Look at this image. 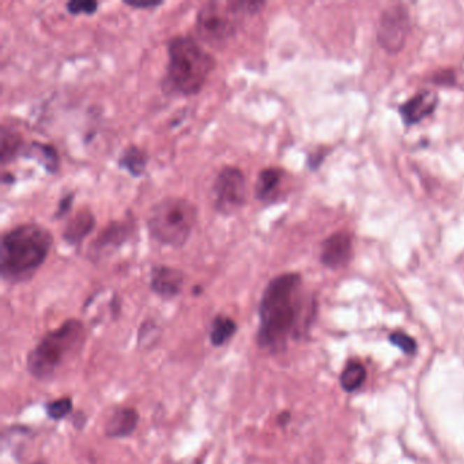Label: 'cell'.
<instances>
[{
    "label": "cell",
    "mask_w": 464,
    "mask_h": 464,
    "mask_svg": "<svg viewBox=\"0 0 464 464\" xmlns=\"http://www.w3.org/2000/svg\"><path fill=\"white\" fill-rule=\"evenodd\" d=\"M303 277L298 273H284L266 286L259 304L258 347L275 354L286 349L294 336L301 316Z\"/></svg>",
    "instance_id": "1"
},
{
    "label": "cell",
    "mask_w": 464,
    "mask_h": 464,
    "mask_svg": "<svg viewBox=\"0 0 464 464\" xmlns=\"http://www.w3.org/2000/svg\"><path fill=\"white\" fill-rule=\"evenodd\" d=\"M52 245V233L38 224H21L3 233L0 249L1 278L10 284L30 280L48 258Z\"/></svg>",
    "instance_id": "2"
},
{
    "label": "cell",
    "mask_w": 464,
    "mask_h": 464,
    "mask_svg": "<svg viewBox=\"0 0 464 464\" xmlns=\"http://www.w3.org/2000/svg\"><path fill=\"white\" fill-rule=\"evenodd\" d=\"M215 67L214 56L194 37L175 36L168 41V66L162 89L172 96H196Z\"/></svg>",
    "instance_id": "3"
},
{
    "label": "cell",
    "mask_w": 464,
    "mask_h": 464,
    "mask_svg": "<svg viewBox=\"0 0 464 464\" xmlns=\"http://www.w3.org/2000/svg\"><path fill=\"white\" fill-rule=\"evenodd\" d=\"M86 339L85 324L78 319H68L50 331L29 351L26 366L31 377L48 380L55 373L74 358Z\"/></svg>",
    "instance_id": "4"
},
{
    "label": "cell",
    "mask_w": 464,
    "mask_h": 464,
    "mask_svg": "<svg viewBox=\"0 0 464 464\" xmlns=\"http://www.w3.org/2000/svg\"><path fill=\"white\" fill-rule=\"evenodd\" d=\"M264 1H206L202 4L196 14V33L198 37L211 47H219L229 43L240 29L242 17L259 14Z\"/></svg>",
    "instance_id": "5"
},
{
    "label": "cell",
    "mask_w": 464,
    "mask_h": 464,
    "mask_svg": "<svg viewBox=\"0 0 464 464\" xmlns=\"http://www.w3.org/2000/svg\"><path fill=\"white\" fill-rule=\"evenodd\" d=\"M198 221V207L191 201L169 196L150 208L147 231L161 245L181 248L187 244Z\"/></svg>",
    "instance_id": "6"
},
{
    "label": "cell",
    "mask_w": 464,
    "mask_h": 464,
    "mask_svg": "<svg viewBox=\"0 0 464 464\" xmlns=\"http://www.w3.org/2000/svg\"><path fill=\"white\" fill-rule=\"evenodd\" d=\"M211 199L214 208L222 215L238 212L248 201V184L244 172L232 165L224 166L212 182Z\"/></svg>",
    "instance_id": "7"
},
{
    "label": "cell",
    "mask_w": 464,
    "mask_h": 464,
    "mask_svg": "<svg viewBox=\"0 0 464 464\" xmlns=\"http://www.w3.org/2000/svg\"><path fill=\"white\" fill-rule=\"evenodd\" d=\"M412 30L410 14L403 6H392L387 8L377 27V41L388 53H399L405 48Z\"/></svg>",
    "instance_id": "8"
},
{
    "label": "cell",
    "mask_w": 464,
    "mask_h": 464,
    "mask_svg": "<svg viewBox=\"0 0 464 464\" xmlns=\"http://www.w3.org/2000/svg\"><path fill=\"white\" fill-rule=\"evenodd\" d=\"M353 256V238L346 231L330 234L321 244L320 261L324 267L336 270L346 266Z\"/></svg>",
    "instance_id": "9"
},
{
    "label": "cell",
    "mask_w": 464,
    "mask_h": 464,
    "mask_svg": "<svg viewBox=\"0 0 464 464\" xmlns=\"http://www.w3.org/2000/svg\"><path fill=\"white\" fill-rule=\"evenodd\" d=\"M439 96L433 90H421L415 93L410 100L402 103L398 110L406 127L419 124L426 117L432 116L439 106Z\"/></svg>",
    "instance_id": "10"
},
{
    "label": "cell",
    "mask_w": 464,
    "mask_h": 464,
    "mask_svg": "<svg viewBox=\"0 0 464 464\" xmlns=\"http://www.w3.org/2000/svg\"><path fill=\"white\" fill-rule=\"evenodd\" d=\"M132 232L131 222H120L113 221L106 228H103V232L100 233L96 240L90 245V258L93 260L106 256L109 252L116 251L119 247H122L127 238L129 233Z\"/></svg>",
    "instance_id": "11"
},
{
    "label": "cell",
    "mask_w": 464,
    "mask_h": 464,
    "mask_svg": "<svg viewBox=\"0 0 464 464\" xmlns=\"http://www.w3.org/2000/svg\"><path fill=\"white\" fill-rule=\"evenodd\" d=\"M184 273L169 266H155L152 270L150 287L157 296L165 300L177 297L184 287Z\"/></svg>",
    "instance_id": "12"
},
{
    "label": "cell",
    "mask_w": 464,
    "mask_h": 464,
    "mask_svg": "<svg viewBox=\"0 0 464 464\" xmlns=\"http://www.w3.org/2000/svg\"><path fill=\"white\" fill-rule=\"evenodd\" d=\"M139 418L140 415L133 407L116 409L105 423V436L109 439L129 437L138 428Z\"/></svg>",
    "instance_id": "13"
},
{
    "label": "cell",
    "mask_w": 464,
    "mask_h": 464,
    "mask_svg": "<svg viewBox=\"0 0 464 464\" xmlns=\"http://www.w3.org/2000/svg\"><path fill=\"white\" fill-rule=\"evenodd\" d=\"M94 226H96L94 214L89 207H83L66 224V228L61 234L63 240L73 247H78L90 233L93 232Z\"/></svg>",
    "instance_id": "14"
},
{
    "label": "cell",
    "mask_w": 464,
    "mask_h": 464,
    "mask_svg": "<svg viewBox=\"0 0 464 464\" xmlns=\"http://www.w3.org/2000/svg\"><path fill=\"white\" fill-rule=\"evenodd\" d=\"M284 171L278 166H268L259 173L255 184V198L261 202L271 201L284 179Z\"/></svg>",
    "instance_id": "15"
},
{
    "label": "cell",
    "mask_w": 464,
    "mask_h": 464,
    "mask_svg": "<svg viewBox=\"0 0 464 464\" xmlns=\"http://www.w3.org/2000/svg\"><path fill=\"white\" fill-rule=\"evenodd\" d=\"M147 161L149 157L145 150L135 145H129L127 149L123 150L117 164L119 168L129 172L132 177H140L147 168Z\"/></svg>",
    "instance_id": "16"
},
{
    "label": "cell",
    "mask_w": 464,
    "mask_h": 464,
    "mask_svg": "<svg viewBox=\"0 0 464 464\" xmlns=\"http://www.w3.org/2000/svg\"><path fill=\"white\" fill-rule=\"evenodd\" d=\"M26 158L37 159L50 173H56L60 166V158L57 154V150L47 143L41 142H33L27 146L25 152L22 153Z\"/></svg>",
    "instance_id": "17"
},
{
    "label": "cell",
    "mask_w": 464,
    "mask_h": 464,
    "mask_svg": "<svg viewBox=\"0 0 464 464\" xmlns=\"http://www.w3.org/2000/svg\"><path fill=\"white\" fill-rule=\"evenodd\" d=\"M237 330L238 326L232 317L225 314H218L214 317L210 327V334H208L210 343L214 347H222L235 335Z\"/></svg>",
    "instance_id": "18"
},
{
    "label": "cell",
    "mask_w": 464,
    "mask_h": 464,
    "mask_svg": "<svg viewBox=\"0 0 464 464\" xmlns=\"http://www.w3.org/2000/svg\"><path fill=\"white\" fill-rule=\"evenodd\" d=\"M24 139L22 135L13 129L1 127V145H0V162L7 165L17 155H22Z\"/></svg>",
    "instance_id": "19"
},
{
    "label": "cell",
    "mask_w": 464,
    "mask_h": 464,
    "mask_svg": "<svg viewBox=\"0 0 464 464\" xmlns=\"http://www.w3.org/2000/svg\"><path fill=\"white\" fill-rule=\"evenodd\" d=\"M365 377H366V372L361 363H358V362L350 363L342 372L340 386L345 391L353 392L361 387L362 383L365 382Z\"/></svg>",
    "instance_id": "20"
},
{
    "label": "cell",
    "mask_w": 464,
    "mask_h": 464,
    "mask_svg": "<svg viewBox=\"0 0 464 464\" xmlns=\"http://www.w3.org/2000/svg\"><path fill=\"white\" fill-rule=\"evenodd\" d=\"M74 409L73 399L70 396H63L59 399L51 400L45 405V413L53 419V421H60L70 415Z\"/></svg>",
    "instance_id": "21"
},
{
    "label": "cell",
    "mask_w": 464,
    "mask_h": 464,
    "mask_svg": "<svg viewBox=\"0 0 464 464\" xmlns=\"http://www.w3.org/2000/svg\"><path fill=\"white\" fill-rule=\"evenodd\" d=\"M159 328L155 324L154 321L147 320L145 321L140 328H139V334H138V343L143 347H152L155 342L159 339Z\"/></svg>",
    "instance_id": "22"
},
{
    "label": "cell",
    "mask_w": 464,
    "mask_h": 464,
    "mask_svg": "<svg viewBox=\"0 0 464 464\" xmlns=\"http://www.w3.org/2000/svg\"><path fill=\"white\" fill-rule=\"evenodd\" d=\"M66 8L71 15H93L99 8V3L94 0H73L66 4Z\"/></svg>",
    "instance_id": "23"
},
{
    "label": "cell",
    "mask_w": 464,
    "mask_h": 464,
    "mask_svg": "<svg viewBox=\"0 0 464 464\" xmlns=\"http://www.w3.org/2000/svg\"><path fill=\"white\" fill-rule=\"evenodd\" d=\"M389 339L395 346H398L407 354H413L416 350V342L410 335H406L403 333H393L389 336Z\"/></svg>",
    "instance_id": "24"
},
{
    "label": "cell",
    "mask_w": 464,
    "mask_h": 464,
    "mask_svg": "<svg viewBox=\"0 0 464 464\" xmlns=\"http://www.w3.org/2000/svg\"><path fill=\"white\" fill-rule=\"evenodd\" d=\"M432 83L437 86H445V87H452L458 83L456 74L452 68H445V70H439L432 75Z\"/></svg>",
    "instance_id": "25"
},
{
    "label": "cell",
    "mask_w": 464,
    "mask_h": 464,
    "mask_svg": "<svg viewBox=\"0 0 464 464\" xmlns=\"http://www.w3.org/2000/svg\"><path fill=\"white\" fill-rule=\"evenodd\" d=\"M74 203V194H68V195H64L61 198V201L59 202V206H57V210L55 212V218L56 219H60L61 217L67 215L71 210V206Z\"/></svg>",
    "instance_id": "26"
},
{
    "label": "cell",
    "mask_w": 464,
    "mask_h": 464,
    "mask_svg": "<svg viewBox=\"0 0 464 464\" xmlns=\"http://www.w3.org/2000/svg\"><path fill=\"white\" fill-rule=\"evenodd\" d=\"M126 6H129L132 8L138 10H145V8H155L162 4V1H150V3H132V1H124Z\"/></svg>",
    "instance_id": "27"
},
{
    "label": "cell",
    "mask_w": 464,
    "mask_h": 464,
    "mask_svg": "<svg viewBox=\"0 0 464 464\" xmlns=\"http://www.w3.org/2000/svg\"><path fill=\"white\" fill-rule=\"evenodd\" d=\"M327 154V153H326ZM326 154H321L320 152L319 153H316V154H312L310 157V168H312V169H316L321 162H323V159H324V155Z\"/></svg>",
    "instance_id": "28"
},
{
    "label": "cell",
    "mask_w": 464,
    "mask_h": 464,
    "mask_svg": "<svg viewBox=\"0 0 464 464\" xmlns=\"http://www.w3.org/2000/svg\"><path fill=\"white\" fill-rule=\"evenodd\" d=\"M277 421H278V423H280L281 426H284V425L289 423V421H290V413H289V412H284V413L280 414L278 418H277Z\"/></svg>",
    "instance_id": "29"
},
{
    "label": "cell",
    "mask_w": 464,
    "mask_h": 464,
    "mask_svg": "<svg viewBox=\"0 0 464 464\" xmlns=\"http://www.w3.org/2000/svg\"><path fill=\"white\" fill-rule=\"evenodd\" d=\"M31 464H48V463H47V462H45V461H36V462H34V463H31Z\"/></svg>",
    "instance_id": "30"
}]
</instances>
